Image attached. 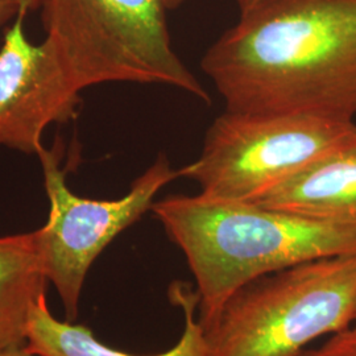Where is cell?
<instances>
[{
    "label": "cell",
    "mask_w": 356,
    "mask_h": 356,
    "mask_svg": "<svg viewBox=\"0 0 356 356\" xmlns=\"http://www.w3.org/2000/svg\"><path fill=\"white\" fill-rule=\"evenodd\" d=\"M297 356H356V330L348 327L334 332L322 346L305 348Z\"/></svg>",
    "instance_id": "cell-11"
},
{
    "label": "cell",
    "mask_w": 356,
    "mask_h": 356,
    "mask_svg": "<svg viewBox=\"0 0 356 356\" xmlns=\"http://www.w3.org/2000/svg\"><path fill=\"white\" fill-rule=\"evenodd\" d=\"M47 284L33 231L0 236V353L26 347L31 314Z\"/></svg>",
    "instance_id": "cell-10"
},
{
    "label": "cell",
    "mask_w": 356,
    "mask_h": 356,
    "mask_svg": "<svg viewBox=\"0 0 356 356\" xmlns=\"http://www.w3.org/2000/svg\"><path fill=\"white\" fill-rule=\"evenodd\" d=\"M226 110L339 122L356 115V0H275L201 61Z\"/></svg>",
    "instance_id": "cell-1"
},
{
    "label": "cell",
    "mask_w": 356,
    "mask_h": 356,
    "mask_svg": "<svg viewBox=\"0 0 356 356\" xmlns=\"http://www.w3.org/2000/svg\"><path fill=\"white\" fill-rule=\"evenodd\" d=\"M236 1H238L241 16H244V15L254 13L256 10L267 6V4L275 1V0H236Z\"/></svg>",
    "instance_id": "cell-13"
},
{
    "label": "cell",
    "mask_w": 356,
    "mask_h": 356,
    "mask_svg": "<svg viewBox=\"0 0 356 356\" xmlns=\"http://www.w3.org/2000/svg\"><path fill=\"white\" fill-rule=\"evenodd\" d=\"M356 256L285 268L229 296L206 331L211 356H297L322 335L351 327Z\"/></svg>",
    "instance_id": "cell-4"
},
{
    "label": "cell",
    "mask_w": 356,
    "mask_h": 356,
    "mask_svg": "<svg viewBox=\"0 0 356 356\" xmlns=\"http://www.w3.org/2000/svg\"><path fill=\"white\" fill-rule=\"evenodd\" d=\"M42 0H0V28L8 26L23 11L40 10Z\"/></svg>",
    "instance_id": "cell-12"
},
{
    "label": "cell",
    "mask_w": 356,
    "mask_h": 356,
    "mask_svg": "<svg viewBox=\"0 0 356 356\" xmlns=\"http://www.w3.org/2000/svg\"><path fill=\"white\" fill-rule=\"evenodd\" d=\"M169 300L182 309L185 330L178 343L157 355H132L101 343L90 329L54 318L42 296L33 307L26 348L40 356H211L204 327L197 318L198 294L185 282H175L169 288Z\"/></svg>",
    "instance_id": "cell-9"
},
{
    "label": "cell",
    "mask_w": 356,
    "mask_h": 356,
    "mask_svg": "<svg viewBox=\"0 0 356 356\" xmlns=\"http://www.w3.org/2000/svg\"><path fill=\"white\" fill-rule=\"evenodd\" d=\"M0 356H40L35 355V354H32V353H29L28 350H26V347L24 348H17V350H8V351H1L0 353Z\"/></svg>",
    "instance_id": "cell-14"
},
{
    "label": "cell",
    "mask_w": 356,
    "mask_h": 356,
    "mask_svg": "<svg viewBox=\"0 0 356 356\" xmlns=\"http://www.w3.org/2000/svg\"><path fill=\"white\" fill-rule=\"evenodd\" d=\"M252 204L302 216L356 222V134Z\"/></svg>",
    "instance_id": "cell-8"
},
{
    "label": "cell",
    "mask_w": 356,
    "mask_h": 356,
    "mask_svg": "<svg viewBox=\"0 0 356 356\" xmlns=\"http://www.w3.org/2000/svg\"><path fill=\"white\" fill-rule=\"evenodd\" d=\"M57 153L45 147L38 154L49 216L33 234L42 272L60 294L66 318L74 321L91 264L120 232L151 210L157 193L179 176L161 153L122 198L90 200L69 189Z\"/></svg>",
    "instance_id": "cell-6"
},
{
    "label": "cell",
    "mask_w": 356,
    "mask_h": 356,
    "mask_svg": "<svg viewBox=\"0 0 356 356\" xmlns=\"http://www.w3.org/2000/svg\"><path fill=\"white\" fill-rule=\"evenodd\" d=\"M351 327H354L356 330V304L355 310H354V318H353V325H351Z\"/></svg>",
    "instance_id": "cell-16"
},
{
    "label": "cell",
    "mask_w": 356,
    "mask_h": 356,
    "mask_svg": "<svg viewBox=\"0 0 356 356\" xmlns=\"http://www.w3.org/2000/svg\"><path fill=\"white\" fill-rule=\"evenodd\" d=\"M151 210L186 257L204 332L229 296L248 281L313 260L356 256V222L201 194L168 195Z\"/></svg>",
    "instance_id": "cell-2"
},
{
    "label": "cell",
    "mask_w": 356,
    "mask_h": 356,
    "mask_svg": "<svg viewBox=\"0 0 356 356\" xmlns=\"http://www.w3.org/2000/svg\"><path fill=\"white\" fill-rule=\"evenodd\" d=\"M20 13L7 26L0 47V147L38 156L53 123L78 115L81 92L66 79L42 41L31 42Z\"/></svg>",
    "instance_id": "cell-7"
},
{
    "label": "cell",
    "mask_w": 356,
    "mask_h": 356,
    "mask_svg": "<svg viewBox=\"0 0 356 356\" xmlns=\"http://www.w3.org/2000/svg\"><path fill=\"white\" fill-rule=\"evenodd\" d=\"M186 0H165L168 10H176L179 6H182Z\"/></svg>",
    "instance_id": "cell-15"
},
{
    "label": "cell",
    "mask_w": 356,
    "mask_h": 356,
    "mask_svg": "<svg viewBox=\"0 0 356 356\" xmlns=\"http://www.w3.org/2000/svg\"><path fill=\"white\" fill-rule=\"evenodd\" d=\"M355 134L354 122L226 110L178 176L197 182L206 198L252 202Z\"/></svg>",
    "instance_id": "cell-5"
},
{
    "label": "cell",
    "mask_w": 356,
    "mask_h": 356,
    "mask_svg": "<svg viewBox=\"0 0 356 356\" xmlns=\"http://www.w3.org/2000/svg\"><path fill=\"white\" fill-rule=\"evenodd\" d=\"M44 42L76 91L107 83H159L209 102L172 47L165 0H42Z\"/></svg>",
    "instance_id": "cell-3"
}]
</instances>
